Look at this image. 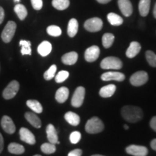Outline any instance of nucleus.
Returning <instances> with one entry per match:
<instances>
[{
    "mask_svg": "<svg viewBox=\"0 0 156 156\" xmlns=\"http://www.w3.org/2000/svg\"><path fill=\"white\" fill-rule=\"evenodd\" d=\"M78 59V54L75 51L68 52L64 54L62 57V62L67 65H73L77 62Z\"/></svg>",
    "mask_w": 156,
    "mask_h": 156,
    "instance_id": "a211bd4d",
    "label": "nucleus"
},
{
    "mask_svg": "<svg viewBox=\"0 0 156 156\" xmlns=\"http://www.w3.org/2000/svg\"><path fill=\"white\" fill-rule=\"evenodd\" d=\"M52 50V45L47 41H44L41 43L38 46V52L41 56H46L51 53Z\"/></svg>",
    "mask_w": 156,
    "mask_h": 156,
    "instance_id": "aec40b11",
    "label": "nucleus"
},
{
    "mask_svg": "<svg viewBox=\"0 0 156 156\" xmlns=\"http://www.w3.org/2000/svg\"><path fill=\"white\" fill-rule=\"evenodd\" d=\"M145 57L148 64L153 67H156V54L152 51H147L145 53Z\"/></svg>",
    "mask_w": 156,
    "mask_h": 156,
    "instance_id": "72a5a7b5",
    "label": "nucleus"
},
{
    "mask_svg": "<svg viewBox=\"0 0 156 156\" xmlns=\"http://www.w3.org/2000/svg\"><path fill=\"white\" fill-rule=\"evenodd\" d=\"M151 0H140L139 12L142 17H146L151 9Z\"/></svg>",
    "mask_w": 156,
    "mask_h": 156,
    "instance_id": "4be33fe9",
    "label": "nucleus"
},
{
    "mask_svg": "<svg viewBox=\"0 0 156 156\" xmlns=\"http://www.w3.org/2000/svg\"><path fill=\"white\" fill-rule=\"evenodd\" d=\"M78 32V22L75 18H72L69 21L67 27L68 36L71 38L75 37Z\"/></svg>",
    "mask_w": 156,
    "mask_h": 156,
    "instance_id": "b1692460",
    "label": "nucleus"
},
{
    "mask_svg": "<svg viewBox=\"0 0 156 156\" xmlns=\"http://www.w3.org/2000/svg\"><path fill=\"white\" fill-rule=\"evenodd\" d=\"M56 146L52 143H44L41 146V150L45 154H52L55 153Z\"/></svg>",
    "mask_w": 156,
    "mask_h": 156,
    "instance_id": "2f4dec72",
    "label": "nucleus"
},
{
    "mask_svg": "<svg viewBox=\"0 0 156 156\" xmlns=\"http://www.w3.org/2000/svg\"><path fill=\"white\" fill-rule=\"evenodd\" d=\"M123 66L120 58L115 56H108L103 58L101 62V67L104 69H120Z\"/></svg>",
    "mask_w": 156,
    "mask_h": 156,
    "instance_id": "7ed1b4c3",
    "label": "nucleus"
},
{
    "mask_svg": "<svg viewBox=\"0 0 156 156\" xmlns=\"http://www.w3.org/2000/svg\"><path fill=\"white\" fill-rule=\"evenodd\" d=\"M115 37L112 34H105L102 37V44L103 47L106 48H110L114 41Z\"/></svg>",
    "mask_w": 156,
    "mask_h": 156,
    "instance_id": "7c9ffc66",
    "label": "nucleus"
},
{
    "mask_svg": "<svg viewBox=\"0 0 156 156\" xmlns=\"http://www.w3.org/2000/svg\"><path fill=\"white\" fill-rule=\"evenodd\" d=\"M83 151L80 149H75L69 152L68 154V156H82Z\"/></svg>",
    "mask_w": 156,
    "mask_h": 156,
    "instance_id": "58836bf2",
    "label": "nucleus"
},
{
    "mask_svg": "<svg viewBox=\"0 0 156 156\" xmlns=\"http://www.w3.org/2000/svg\"><path fill=\"white\" fill-rule=\"evenodd\" d=\"M150 126H151V127L153 129L154 131L156 132V116H153L151 119V122H150Z\"/></svg>",
    "mask_w": 156,
    "mask_h": 156,
    "instance_id": "ea45409f",
    "label": "nucleus"
},
{
    "mask_svg": "<svg viewBox=\"0 0 156 156\" xmlns=\"http://www.w3.org/2000/svg\"><path fill=\"white\" fill-rule=\"evenodd\" d=\"M64 119L69 124L73 126L79 125L80 122V118L79 115L73 112H68L66 113L64 115Z\"/></svg>",
    "mask_w": 156,
    "mask_h": 156,
    "instance_id": "5701e85b",
    "label": "nucleus"
},
{
    "mask_svg": "<svg viewBox=\"0 0 156 156\" xmlns=\"http://www.w3.org/2000/svg\"><path fill=\"white\" fill-rule=\"evenodd\" d=\"M141 50V45L136 41L131 42L126 51V55L128 58H132L137 55Z\"/></svg>",
    "mask_w": 156,
    "mask_h": 156,
    "instance_id": "dca6fc26",
    "label": "nucleus"
},
{
    "mask_svg": "<svg viewBox=\"0 0 156 156\" xmlns=\"http://www.w3.org/2000/svg\"><path fill=\"white\" fill-rule=\"evenodd\" d=\"M20 46H21V54L22 55H31V43L29 41L21 40L20 41Z\"/></svg>",
    "mask_w": 156,
    "mask_h": 156,
    "instance_id": "c85d7f7f",
    "label": "nucleus"
},
{
    "mask_svg": "<svg viewBox=\"0 0 156 156\" xmlns=\"http://www.w3.org/2000/svg\"><path fill=\"white\" fill-rule=\"evenodd\" d=\"M69 89L66 87H61L56 91L55 95V98L56 101L59 103H63L67 100L69 97Z\"/></svg>",
    "mask_w": 156,
    "mask_h": 156,
    "instance_id": "f3484780",
    "label": "nucleus"
},
{
    "mask_svg": "<svg viewBox=\"0 0 156 156\" xmlns=\"http://www.w3.org/2000/svg\"><path fill=\"white\" fill-rule=\"evenodd\" d=\"M122 116L124 119L130 123L139 122L143 117V112L140 107L135 106H125L122 108Z\"/></svg>",
    "mask_w": 156,
    "mask_h": 156,
    "instance_id": "f257e3e1",
    "label": "nucleus"
},
{
    "mask_svg": "<svg viewBox=\"0 0 156 156\" xmlns=\"http://www.w3.org/2000/svg\"><path fill=\"white\" fill-rule=\"evenodd\" d=\"M1 126L6 133L12 134L15 133L16 127L10 117L8 116H4L1 120Z\"/></svg>",
    "mask_w": 156,
    "mask_h": 156,
    "instance_id": "9d476101",
    "label": "nucleus"
},
{
    "mask_svg": "<svg viewBox=\"0 0 156 156\" xmlns=\"http://www.w3.org/2000/svg\"><path fill=\"white\" fill-rule=\"evenodd\" d=\"M104 129V124L100 119L93 116L87 121L85 124V131L89 134L100 133Z\"/></svg>",
    "mask_w": 156,
    "mask_h": 156,
    "instance_id": "f03ea898",
    "label": "nucleus"
},
{
    "mask_svg": "<svg viewBox=\"0 0 156 156\" xmlns=\"http://www.w3.org/2000/svg\"><path fill=\"white\" fill-rule=\"evenodd\" d=\"M17 25L14 21H9L5 25V28L2 33L1 37L2 41L6 44L9 43L12 41V39L14 37V35L16 31Z\"/></svg>",
    "mask_w": 156,
    "mask_h": 156,
    "instance_id": "20e7f679",
    "label": "nucleus"
},
{
    "mask_svg": "<svg viewBox=\"0 0 156 156\" xmlns=\"http://www.w3.org/2000/svg\"><path fill=\"white\" fill-rule=\"evenodd\" d=\"M3 148H4V139H3L2 135V134L0 133V153L2 152Z\"/></svg>",
    "mask_w": 156,
    "mask_h": 156,
    "instance_id": "79ce46f5",
    "label": "nucleus"
},
{
    "mask_svg": "<svg viewBox=\"0 0 156 156\" xmlns=\"http://www.w3.org/2000/svg\"><path fill=\"white\" fill-rule=\"evenodd\" d=\"M100 55V48L97 46H92L87 48L85 52V58L87 62H93L96 61Z\"/></svg>",
    "mask_w": 156,
    "mask_h": 156,
    "instance_id": "9b49d317",
    "label": "nucleus"
},
{
    "mask_svg": "<svg viewBox=\"0 0 156 156\" xmlns=\"http://www.w3.org/2000/svg\"><path fill=\"white\" fill-rule=\"evenodd\" d=\"M20 1V0H14L15 2H19Z\"/></svg>",
    "mask_w": 156,
    "mask_h": 156,
    "instance_id": "de8ad7c7",
    "label": "nucleus"
},
{
    "mask_svg": "<svg viewBox=\"0 0 156 156\" xmlns=\"http://www.w3.org/2000/svg\"><path fill=\"white\" fill-rule=\"evenodd\" d=\"M52 6L58 10H64L69 6V0H52Z\"/></svg>",
    "mask_w": 156,
    "mask_h": 156,
    "instance_id": "c756f323",
    "label": "nucleus"
},
{
    "mask_svg": "<svg viewBox=\"0 0 156 156\" xmlns=\"http://www.w3.org/2000/svg\"><path fill=\"white\" fill-rule=\"evenodd\" d=\"M107 19H108L109 23L114 26H119L124 22L122 17L114 12L108 13L107 15Z\"/></svg>",
    "mask_w": 156,
    "mask_h": 156,
    "instance_id": "393cba45",
    "label": "nucleus"
},
{
    "mask_svg": "<svg viewBox=\"0 0 156 156\" xmlns=\"http://www.w3.org/2000/svg\"><path fill=\"white\" fill-rule=\"evenodd\" d=\"M80 139H81L80 132H79L77 131H75L70 134L69 140H70V142H71V143L77 144L80 142Z\"/></svg>",
    "mask_w": 156,
    "mask_h": 156,
    "instance_id": "e433bc0d",
    "label": "nucleus"
},
{
    "mask_svg": "<svg viewBox=\"0 0 156 156\" xmlns=\"http://www.w3.org/2000/svg\"><path fill=\"white\" fill-rule=\"evenodd\" d=\"M85 87L80 86L77 87L74 93L73 96L72 98V106L78 108L80 107L84 102V98H85Z\"/></svg>",
    "mask_w": 156,
    "mask_h": 156,
    "instance_id": "6e6552de",
    "label": "nucleus"
},
{
    "mask_svg": "<svg viewBox=\"0 0 156 156\" xmlns=\"http://www.w3.org/2000/svg\"><path fill=\"white\" fill-rule=\"evenodd\" d=\"M69 72L65 71V70H62L58 73L55 77V81L57 83H62L64 81H65L69 77Z\"/></svg>",
    "mask_w": 156,
    "mask_h": 156,
    "instance_id": "c9c22d12",
    "label": "nucleus"
},
{
    "mask_svg": "<svg viewBox=\"0 0 156 156\" xmlns=\"http://www.w3.org/2000/svg\"><path fill=\"white\" fill-rule=\"evenodd\" d=\"M147 80L148 74L145 71H142V70L136 72L131 76L129 79L130 83L136 87L142 86V85H145Z\"/></svg>",
    "mask_w": 156,
    "mask_h": 156,
    "instance_id": "39448f33",
    "label": "nucleus"
},
{
    "mask_svg": "<svg viewBox=\"0 0 156 156\" xmlns=\"http://www.w3.org/2000/svg\"><path fill=\"white\" fill-rule=\"evenodd\" d=\"M19 133L20 137L22 141L26 142L29 145H34L36 143V137L28 129L22 127L20 129Z\"/></svg>",
    "mask_w": 156,
    "mask_h": 156,
    "instance_id": "f8f14e48",
    "label": "nucleus"
},
{
    "mask_svg": "<svg viewBox=\"0 0 156 156\" xmlns=\"http://www.w3.org/2000/svg\"><path fill=\"white\" fill-rule=\"evenodd\" d=\"M103 27V21L99 17H92L85 22L84 28L89 32H98Z\"/></svg>",
    "mask_w": 156,
    "mask_h": 156,
    "instance_id": "0eeeda50",
    "label": "nucleus"
},
{
    "mask_svg": "<svg viewBox=\"0 0 156 156\" xmlns=\"http://www.w3.org/2000/svg\"><path fill=\"white\" fill-rule=\"evenodd\" d=\"M46 134H47L48 140L50 143L54 144H59L60 142L58 141L57 132H56L55 127L53 124H49L46 127Z\"/></svg>",
    "mask_w": 156,
    "mask_h": 156,
    "instance_id": "2eb2a0df",
    "label": "nucleus"
},
{
    "mask_svg": "<svg viewBox=\"0 0 156 156\" xmlns=\"http://www.w3.org/2000/svg\"><path fill=\"white\" fill-rule=\"evenodd\" d=\"M151 146L152 149L156 151V139H154L152 140L151 142Z\"/></svg>",
    "mask_w": 156,
    "mask_h": 156,
    "instance_id": "37998d69",
    "label": "nucleus"
},
{
    "mask_svg": "<svg viewBox=\"0 0 156 156\" xmlns=\"http://www.w3.org/2000/svg\"><path fill=\"white\" fill-rule=\"evenodd\" d=\"M111 1H112V0H97L98 2H99L101 4H107Z\"/></svg>",
    "mask_w": 156,
    "mask_h": 156,
    "instance_id": "c03bdc74",
    "label": "nucleus"
},
{
    "mask_svg": "<svg viewBox=\"0 0 156 156\" xmlns=\"http://www.w3.org/2000/svg\"><path fill=\"white\" fill-rule=\"evenodd\" d=\"M92 156H104V155H93Z\"/></svg>",
    "mask_w": 156,
    "mask_h": 156,
    "instance_id": "09e8293b",
    "label": "nucleus"
},
{
    "mask_svg": "<svg viewBox=\"0 0 156 156\" xmlns=\"http://www.w3.org/2000/svg\"><path fill=\"white\" fill-rule=\"evenodd\" d=\"M46 32L51 36L57 37L61 36L62 30L61 28L56 25H50L46 29Z\"/></svg>",
    "mask_w": 156,
    "mask_h": 156,
    "instance_id": "473e14b6",
    "label": "nucleus"
},
{
    "mask_svg": "<svg viewBox=\"0 0 156 156\" xmlns=\"http://www.w3.org/2000/svg\"><path fill=\"white\" fill-rule=\"evenodd\" d=\"M34 156H41V155H35Z\"/></svg>",
    "mask_w": 156,
    "mask_h": 156,
    "instance_id": "8fccbe9b",
    "label": "nucleus"
},
{
    "mask_svg": "<svg viewBox=\"0 0 156 156\" xmlns=\"http://www.w3.org/2000/svg\"><path fill=\"white\" fill-rule=\"evenodd\" d=\"M8 151L12 154L20 155L25 152V147L16 142H12L8 145Z\"/></svg>",
    "mask_w": 156,
    "mask_h": 156,
    "instance_id": "cd10ccee",
    "label": "nucleus"
},
{
    "mask_svg": "<svg viewBox=\"0 0 156 156\" xmlns=\"http://www.w3.org/2000/svg\"><path fill=\"white\" fill-rule=\"evenodd\" d=\"M56 66L55 64H53L49 67V69L48 70H46V72L44 73V77L46 80H51L52 78H54L55 77V74L56 72Z\"/></svg>",
    "mask_w": 156,
    "mask_h": 156,
    "instance_id": "f704fd0d",
    "label": "nucleus"
},
{
    "mask_svg": "<svg viewBox=\"0 0 156 156\" xmlns=\"http://www.w3.org/2000/svg\"><path fill=\"white\" fill-rule=\"evenodd\" d=\"M32 4L33 8L36 10H40L43 7V1L42 0H30Z\"/></svg>",
    "mask_w": 156,
    "mask_h": 156,
    "instance_id": "4c0bfd02",
    "label": "nucleus"
},
{
    "mask_svg": "<svg viewBox=\"0 0 156 156\" xmlns=\"http://www.w3.org/2000/svg\"><path fill=\"white\" fill-rule=\"evenodd\" d=\"M5 20V10L2 7H0V25L3 23Z\"/></svg>",
    "mask_w": 156,
    "mask_h": 156,
    "instance_id": "a19ab883",
    "label": "nucleus"
},
{
    "mask_svg": "<svg viewBox=\"0 0 156 156\" xmlns=\"http://www.w3.org/2000/svg\"><path fill=\"white\" fill-rule=\"evenodd\" d=\"M126 152L134 156H147L148 150L145 146L131 145L126 148Z\"/></svg>",
    "mask_w": 156,
    "mask_h": 156,
    "instance_id": "1a4fd4ad",
    "label": "nucleus"
},
{
    "mask_svg": "<svg viewBox=\"0 0 156 156\" xmlns=\"http://www.w3.org/2000/svg\"><path fill=\"white\" fill-rule=\"evenodd\" d=\"M153 16L156 19V2L155 4V6H154V9H153Z\"/></svg>",
    "mask_w": 156,
    "mask_h": 156,
    "instance_id": "a18cd8bd",
    "label": "nucleus"
},
{
    "mask_svg": "<svg viewBox=\"0 0 156 156\" xmlns=\"http://www.w3.org/2000/svg\"><path fill=\"white\" fill-rule=\"evenodd\" d=\"M118 5L120 11L125 17H129L132 14L133 7L129 0H118Z\"/></svg>",
    "mask_w": 156,
    "mask_h": 156,
    "instance_id": "4468645a",
    "label": "nucleus"
},
{
    "mask_svg": "<svg viewBox=\"0 0 156 156\" xmlns=\"http://www.w3.org/2000/svg\"><path fill=\"white\" fill-rule=\"evenodd\" d=\"M20 84L17 80H12L5 87L2 93V96L6 100L13 98L19 91Z\"/></svg>",
    "mask_w": 156,
    "mask_h": 156,
    "instance_id": "423d86ee",
    "label": "nucleus"
},
{
    "mask_svg": "<svg viewBox=\"0 0 156 156\" xmlns=\"http://www.w3.org/2000/svg\"><path fill=\"white\" fill-rule=\"evenodd\" d=\"M116 90V85L111 84V85H108L103 87L100 90V91H99V94H100L101 96L103 98L112 97V95L114 94Z\"/></svg>",
    "mask_w": 156,
    "mask_h": 156,
    "instance_id": "412c9836",
    "label": "nucleus"
},
{
    "mask_svg": "<svg viewBox=\"0 0 156 156\" xmlns=\"http://www.w3.org/2000/svg\"><path fill=\"white\" fill-rule=\"evenodd\" d=\"M101 80L103 81L115 80L122 82L125 80V75L119 72H107L101 75Z\"/></svg>",
    "mask_w": 156,
    "mask_h": 156,
    "instance_id": "ddd939ff",
    "label": "nucleus"
},
{
    "mask_svg": "<svg viewBox=\"0 0 156 156\" xmlns=\"http://www.w3.org/2000/svg\"><path fill=\"white\" fill-rule=\"evenodd\" d=\"M26 105L33 112L37 113V114H41L43 112L42 105L37 100H28L26 102Z\"/></svg>",
    "mask_w": 156,
    "mask_h": 156,
    "instance_id": "bb28decb",
    "label": "nucleus"
},
{
    "mask_svg": "<svg viewBox=\"0 0 156 156\" xmlns=\"http://www.w3.org/2000/svg\"><path fill=\"white\" fill-rule=\"evenodd\" d=\"M25 118L34 127L39 129L41 126V121L34 113L26 112L25 114Z\"/></svg>",
    "mask_w": 156,
    "mask_h": 156,
    "instance_id": "6ab92c4d",
    "label": "nucleus"
},
{
    "mask_svg": "<svg viewBox=\"0 0 156 156\" xmlns=\"http://www.w3.org/2000/svg\"><path fill=\"white\" fill-rule=\"evenodd\" d=\"M14 11L20 20H25V17L28 15V10H27L26 7L23 5H21V4H17L15 6Z\"/></svg>",
    "mask_w": 156,
    "mask_h": 156,
    "instance_id": "a878e982",
    "label": "nucleus"
},
{
    "mask_svg": "<svg viewBox=\"0 0 156 156\" xmlns=\"http://www.w3.org/2000/svg\"><path fill=\"white\" fill-rule=\"evenodd\" d=\"M124 129H125L126 130H128V129H129V126L126 125V124H124Z\"/></svg>",
    "mask_w": 156,
    "mask_h": 156,
    "instance_id": "49530a36",
    "label": "nucleus"
}]
</instances>
